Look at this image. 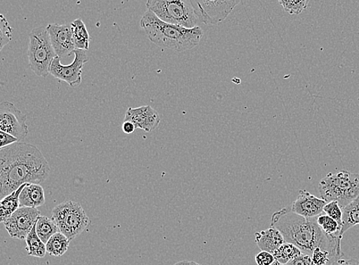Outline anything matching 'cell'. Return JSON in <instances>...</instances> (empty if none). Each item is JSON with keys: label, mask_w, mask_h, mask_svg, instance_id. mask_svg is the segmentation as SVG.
<instances>
[{"label": "cell", "mask_w": 359, "mask_h": 265, "mask_svg": "<svg viewBox=\"0 0 359 265\" xmlns=\"http://www.w3.org/2000/svg\"><path fill=\"white\" fill-rule=\"evenodd\" d=\"M327 203L322 198L316 197L306 190L300 189L290 209L304 218H316L322 214Z\"/></svg>", "instance_id": "cell-13"}, {"label": "cell", "mask_w": 359, "mask_h": 265, "mask_svg": "<svg viewBox=\"0 0 359 265\" xmlns=\"http://www.w3.org/2000/svg\"><path fill=\"white\" fill-rule=\"evenodd\" d=\"M50 169L46 157L34 145L18 142L0 148V196L4 198L24 184L43 183Z\"/></svg>", "instance_id": "cell-1"}, {"label": "cell", "mask_w": 359, "mask_h": 265, "mask_svg": "<svg viewBox=\"0 0 359 265\" xmlns=\"http://www.w3.org/2000/svg\"><path fill=\"white\" fill-rule=\"evenodd\" d=\"M40 217L41 212L37 208L20 207L4 222V224L12 238L24 240L36 226Z\"/></svg>", "instance_id": "cell-10"}, {"label": "cell", "mask_w": 359, "mask_h": 265, "mask_svg": "<svg viewBox=\"0 0 359 265\" xmlns=\"http://www.w3.org/2000/svg\"><path fill=\"white\" fill-rule=\"evenodd\" d=\"M274 261L273 254L265 251H262L255 257V261L257 265H271Z\"/></svg>", "instance_id": "cell-29"}, {"label": "cell", "mask_w": 359, "mask_h": 265, "mask_svg": "<svg viewBox=\"0 0 359 265\" xmlns=\"http://www.w3.org/2000/svg\"><path fill=\"white\" fill-rule=\"evenodd\" d=\"M317 223L323 230V233L328 236L342 239L341 226L335 220L329 217L327 214L320 215L316 217Z\"/></svg>", "instance_id": "cell-23"}, {"label": "cell", "mask_w": 359, "mask_h": 265, "mask_svg": "<svg viewBox=\"0 0 359 265\" xmlns=\"http://www.w3.org/2000/svg\"><path fill=\"white\" fill-rule=\"evenodd\" d=\"M86 52L82 49H74V60L68 65L62 64L61 57L56 56L50 69V74L55 79L65 81L72 88L79 87L81 84L83 66L89 62Z\"/></svg>", "instance_id": "cell-9"}, {"label": "cell", "mask_w": 359, "mask_h": 265, "mask_svg": "<svg viewBox=\"0 0 359 265\" xmlns=\"http://www.w3.org/2000/svg\"><path fill=\"white\" fill-rule=\"evenodd\" d=\"M313 265H328L332 260L331 254L317 247L311 255Z\"/></svg>", "instance_id": "cell-28"}, {"label": "cell", "mask_w": 359, "mask_h": 265, "mask_svg": "<svg viewBox=\"0 0 359 265\" xmlns=\"http://www.w3.org/2000/svg\"><path fill=\"white\" fill-rule=\"evenodd\" d=\"M271 225L280 231L285 242L293 244L303 253L312 255L317 247L329 252L332 260L344 255L341 240L325 235L316 217L306 219L290 208H283L272 215Z\"/></svg>", "instance_id": "cell-2"}, {"label": "cell", "mask_w": 359, "mask_h": 265, "mask_svg": "<svg viewBox=\"0 0 359 265\" xmlns=\"http://www.w3.org/2000/svg\"><path fill=\"white\" fill-rule=\"evenodd\" d=\"M173 265H201L194 261H182L177 263H175Z\"/></svg>", "instance_id": "cell-34"}, {"label": "cell", "mask_w": 359, "mask_h": 265, "mask_svg": "<svg viewBox=\"0 0 359 265\" xmlns=\"http://www.w3.org/2000/svg\"><path fill=\"white\" fill-rule=\"evenodd\" d=\"M140 27L156 46L180 53L196 47L204 35L198 26L189 29L165 22L149 11L142 16Z\"/></svg>", "instance_id": "cell-3"}, {"label": "cell", "mask_w": 359, "mask_h": 265, "mask_svg": "<svg viewBox=\"0 0 359 265\" xmlns=\"http://www.w3.org/2000/svg\"><path fill=\"white\" fill-rule=\"evenodd\" d=\"M55 52L58 57L70 55L76 49L74 46L71 25L49 24L46 27Z\"/></svg>", "instance_id": "cell-12"}, {"label": "cell", "mask_w": 359, "mask_h": 265, "mask_svg": "<svg viewBox=\"0 0 359 265\" xmlns=\"http://www.w3.org/2000/svg\"><path fill=\"white\" fill-rule=\"evenodd\" d=\"M328 265H359V261L355 259H346L344 254L332 260Z\"/></svg>", "instance_id": "cell-32"}, {"label": "cell", "mask_w": 359, "mask_h": 265, "mask_svg": "<svg viewBox=\"0 0 359 265\" xmlns=\"http://www.w3.org/2000/svg\"><path fill=\"white\" fill-rule=\"evenodd\" d=\"M124 121L135 123L136 128L146 132L154 130L161 123L160 115L151 106L146 105L133 109L129 107L125 115Z\"/></svg>", "instance_id": "cell-14"}, {"label": "cell", "mask_w": 359, "mask_h": 265, "mask_svg": "<svg viewBox=\"0 0 359 265\" xmlns=\"http://www.w3.org/2000/svg\"><path fill=\"white\" fill-rule=\"evenodd\" d=\"M303 252L296 245L285 243H283L278 250L273 254L275 260L283 264H287L291 260L297 258Z\"/></svg>", "instance_id": "cell-24"}, {"label": "cell", "mask_w": 359, "mask_h": 265, "mask_svg": "<svg viewBox=\"0 0 359 265\" xmlns=\"http://www.w3.org/2000/svg\"><path fill=\"white\" fill-rule=\"evenodd\" d=\"M283 11L290 15H299L307 9L309 0H278Z\"/></svg>", "instance_id": "cell-25"}, {"label": "cell", "mask_w": 359, "mask_h": 265, "mask_svg": "<svg viewBox=\"0 0 359 265\" xmlns=\"http://www.w3.org/2000/svg\"><path fill=\"white\" fill-rule=\"evenodd\" d=\"M25 185L20 186L15 191L6 196L1 201V207H0V221L4 222L9 219L11 215L20 208V196Z\"/></svg>", "instance_id": "cell-17"}, {"label": "cell", "mask_w": 359, "mask_h": 265, "mask_svg": "<svg viewBox=\"0 0 359 265\" xmlns=\"http://www.w3.org/2000/svg\"><path fill=\"white\" fill-rule=\"evenodd\" d=\"M357 225H359V196L342 209L341 236Z\"/></svg>", "instance_id": "cell-19"}, {"label": "cell", "mask_w": 359, "mask_h": 265, "mask_svg": "<svg viewBox=\"0 0 359 265\" xmlns=\"http://www.w3.org/2000/svg\"><path fill=\"white\" fill-rule=\"evenodd\" d=\"M70 242L68 237L58 231L46 244L47 252L53 257H61L69 250Z\"/></svg>", "instance_id": "cell-20"}, {"label": "cell", "mask_w": 359, "mask_h": 265, "mask_svg": "<svg viewBox=\"0 0 359 265\" xmlns=\"http://www.w3.org/2000/svg\"><path fill=\"white\" fill-rule=\"evenodd\" d=\"M52 219L61 233L70 241L76 238L90 224V219L85 210L79 203L65 201L55 207Z\"/></svg>", "instance_id": "cell-7"}, {"label": "cell", "mask_w": 359, "mask_h": 265, "mask_svg": "<svg viewBox=\"0 0 359 265\" xmlns=\"http://www.w3.org/2000/svg\"><path fill=\"white\" fill-rule=\"evenodd\" d=\"M286 265H313L311 255L302 253L296 259L291 260Z\"/></svg>", "instance_id": "cell-31"}, {"label": "cell", "mask_w": 359, "mask_h": 265, "mask_svg": "<svg viewBox=\"0 0 359 265\" xmlns=\"http://www.w3.org/2000/svg\"><path fill=\"white\" fill-rule=\"evenodd\" d=\"M255 241L262 251L271 254L276 252L283 243H286L280 231L272 226L260 231V233H256Z\"/></svg>", "instance_id": "cell-15"}, {"label": "cell", "mask_w": 359, "mask_h": 265, "mask_svg": "<svg viewBox=\"0 0 359 265\" xmlns=\"http://www.w3.org/2000/svg\"><path fill=\"white\" fill-rule=\"evenodd\" d=\"M271 265H286V264H283L280 263L279 261L275 260L274 262Z\"/></svg>", "instance_id": "cell-35"}, {"label": "cell", "mask_w": 359, "mask_h": 265, "mask_svg": "<svg viewBox=\"0 0 359 265\" xmlns=\"http://www.w3.org/2000/svg\"><path fill=\"white\" fill-rule=\"evenodd\" d=\"M323 212L333 219H335L342 229V209L339 202H329L324 206Z\"/></svg>", "instance_id": "cell-27"}, {"label": "cell", "mask_w": 359, "mask_h": 265, "mask_svg": "<svg viewBox=\"0 0 359 265\" xmlns=\"http://www.w3.org/2000/svg\"><path fill=\"white\" fill-rule=\"evenodd\" d=\"M13 29L4 15H0V49L11 43L13 39Z\"/></svg>", "instance_id": "cell-26"}, {"label": "cell", "mask_w": 359, "mask_h": 265, "mask_svg": "<svg viewBox=\"0 0 359 265\" xmlns=\"http://www.w3.org/2000/svg\"><path fill=\"white\" fill-rule=\"evenodd\" d=\"M56 56L47 27L33 29L29 34L28 49L29 63L32 72L37 76L46 78Z\"/></svg>", "instance_id": "cell-6"}, {"label": "cell", "mask_w": 359, "mask_h": 265, "mask_svg": "<svg viewBox=\"0 0 359 265\" xmlns=\"http://www.w3.org/2000/svg\"><path fill=\"white\" fill-rule=\"evenodd\" d=\"M136 126L135 125V123H133L130 121H124V122L122 124V130L126 135H131L133 132L136 130Z\"/></svg>", "instance_id": "cell-33"}, {"label": "cell", "mask_w": 359, "mask_h": 265, "mask_svg": "<svg viewBox=\"0 0 359 265\" xmlns=\"http://www.w3.org/2000/svg\"><path fill=\"white\" fill-rule=\"evenodd\" d=\"M146 6L158 19L177 26L194 28L200 21L187 0H147Z\"/></svg>", "instance_id": "cell-5"}, {"label": "cell", "mask_w": 359, "mask_h": 265, "mask_svg": "<svg viewBox=\"0 0 359 265\" xmlns=\"http://www.w3.org/2000/svg\"><path fill=\"white\" fill-rule=\"evenodd\" d=\"M27 115L10 102L0 104V130L8 132L20 142L29 135Z\"/></svg>", "instance_id": "cell-11"}, {"label": "cell", "mask_w": 359, "mask_h": 265, "mask_svg": "<svg viewBox=\"0 0 359 265\" xmlns=\"http://www.w3.org/2000/svg\"><path fill=\"white\" fill-rule=\"evenodd\" d=\"M20 207L38 208L46 203L45 191L43 186L36 184L25 185L20 196Z\"/></svg>", "instance_id": "cell-16"}, {"label": "cell", "mask_w": 359, "mask_h": 265, "mask_svg": "<svg viewBox=\"0 0 359 265\" xmlns=\"http://www.w3.org/2000/svg\"><path fill=\"white\" fill-rule=\"evenodd\" d=\"M20 142L18 138L8 132L0 130V148L6 147L15 143Z\"/></svg>", "instance_id": "cell-30"}, {"label": "cell", "mask_w": 359, "mask_h": 265, "mask_svg": "<svg viewBox=\"0 0 359 265\" xmlns=\"http://www.w3.org/2000/svg\"><path fill=\"white\" fill-rule=\"evenodd\" d=\"M319 192L325 202L337 201L344 209L359 196V174L346 170L329 173L320 181Z\"/></svg>", "instance_id": "cell-4"}, {"label": "cell", "mask_w": 359, "mask_h": 265, "mask_svg": "<svg viewBox=\"0 0 359 265\" xmlns=\"http://www.w3.org/2000/svg\"><path fill=\"white\" fill-rule=\"evenodd\" d=\"M36 231L39 238L46 244L48 240L60 230L53 219L41 215L36 222Z\"/></svg>", "instance_id": "cell-22"}, {"label": "cell", "mask_w": 359, "mask_h": 265, "mask_svg": "<svg viewBox=\"0 0 359 265\" xmlns=\"http://www.w3.org/2000/svg\"><path fill=\"white\" fill-rule=\"evenodd\" d=\"M200 21L205 25L224 22L241 0H189Z\"/></svg>", "instance_id": "cell-8"}, {"label": "cell", "mask_w": 359, "mask_h": 265, "mask_svg": "<svg viewBox=\"0 0 359 265\" xmlns=\"http://www.w3.org/2000/svg\"><path fill=\"white\" fill-rule=\"evenodd\" d=\"M75 48L88 51L90 47V35L85 22L81 19L74 20L71 24Z\"/></svg>", "instance_id": "cell-18"}, {"label": "cell", "mask_w": 359, "mask_h": 265, "mask_svg": "<svg viewBox=\"0 0 359 265\" xmlns=\"http://www.w3.org/2000/svg\"><path fill=\"white\" fill-rule=\"evenodd\" d=\"M28 254L36 258L43 259L47 253L46 245L37 234L36 224L32 228L26 238Z\"/></svg>", "instance_id": "cell-21"}]
</instances>
